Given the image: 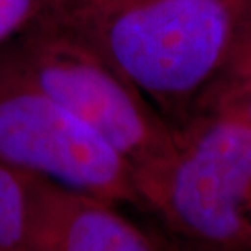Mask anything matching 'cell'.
<instances>
[{"label": "cell", "instance_id": "3", "mask_svg": "<svg viewBox=\"0 0 251 251\" xmlns=\"http://www.w3.org/2000/svg\"><path fill=\"white\" fill-rule=\"evenodd\" d=\"M13 44L44 92L123 155L140 194V188L173 157L176 129L51 10Z\"/></svg>", "mask_w": 251, "mask_h": 251}, {"label": "cell", "instance_id": "8", "mask_svg": "<svg viewBox=\"0 0 251 251\" xmlns=\"http://www.w3.org/2000/svg\"><path fill=\"white\" fill-rule=\"evenodd\" d=\"M56 2L57 0H0V48L44 17Z\"/></svg>", "mask_w": 251, "mask_h": 251}, {"label": "cell", "instance_id": "10", "mask_svg": "<svg viewBox=\"0 0 251 251\" xmlns=\"http://www.w3.org/2000/svg\"><path fill=\"white\" fill-rule=\"evenodd\" d=\"M152 232H153L155 242H157L158 251H188L186 248H183L179 243L175 242L170 235L160 232V230H157V228H152Z\"/></svg>", "mask_w": 251, "mask_h": 251}, {"label": "cell", "instance_id": "7", "mask_svg": "<svg viewBox=\"0 0 251 251\" xmlns=\"http://www.w3.org/2000/svg\"><path fill=\"white\" fill-rule=\"evenodd\" d=\"M31 175L0 165V251H38L29 224Z\"/></svg>", "mask_w": 251, "mask_h": 251}, {"label": "cell", "instance_id": "2", "mask_svg": "<svg viewBox=\"0 0 251 251\" xmlns=\"http://www.w3.org/2000/svg\"><path fill=\"white\" fill-rule=\"evenodd\" d=\"M175 129L173 157L140 188L144 210L188 251H251V124L201 113Z\"/></svg>", "mask_w": 251, "mask_h": 251}, {"label": "cell", "instance_id": "1", "mask_svg": "<svg viewBox=\"0 0 251 251\" xmlns=\"http://www.w3.org/2000/svg\"><path fill=\"white\" fill-rule=\"evenodd\" d=\"M245 2L57 0L51 12L179 127L217 75Z\"/></svg>", "mask_w": 251, "mask_h": 251}, {"label": "cell", "instance_id": "11", "mask_svg": "<svg viewBox=\"0 0 251 251\" xmlns=\"http://www.w3.org/2000/svg\"><path fill=\"white\" fill-rule=\"evenodd\" d=\"M108 2H114V0H108Z\"/></svg>", "mask_w": 251, "mask_h": 251}, {"label": "cell", "instance_id": "9", "mask_svg": "<svg viewBox=\"0 0 251 251\" xmlns=\"http://www.w3.org/2000/svg\"><path fill=\"white\" fill-rule=\"evenodd\" d=\"M210 113H225V114H232L235 118H240L243 121H247L251 124V88L243 92L238 97L232 98L230 101L222 104L220 108H217L215 111Z\"/></svg>", "mask_w": 251, "mask_h": 251}, {"label": "cell", "instance_id": "4", "mask_svg": "<svg viewBox=\"0 0 251 251\" xmlns=\"http://www.w3.org/2000/svg\"><path fill=\"white\" fill-rule=\"evenodd\" d=\"M0 165L113 204L144 209L130 165L44 92L13 41L0 48Z\"/></svg>", "mask_w": 251, "mask_h": 251}, {"label": "cell", "instance_id": "5", "mask_svg": "<svg viewBox=\"0 0 251 251\" xmlns=\"http://www.w3.org/2000/svg\"><path fill=\"white\" fill-rule=\"evenodd\" d=\"M119 205L31 175L29 224L38 251H158Z\"/></svg>", "mask_w": 251, "mask_h": 251}, {"label": "cell", "instance_id": "6", "mask_svg": "<svg viewBox=\"0 0 251 251\" xmlns=\"http://www.w3.org/2000/svg\"><path fill=\"white\" fill-rule=\"evenodd\" d=\"M251 88V0H247L235 23L225 59L217 75L201 95L193 114L210 113Z\"/></svg>", "mask_w": 251, "mask_h": 251}]
</instances>
